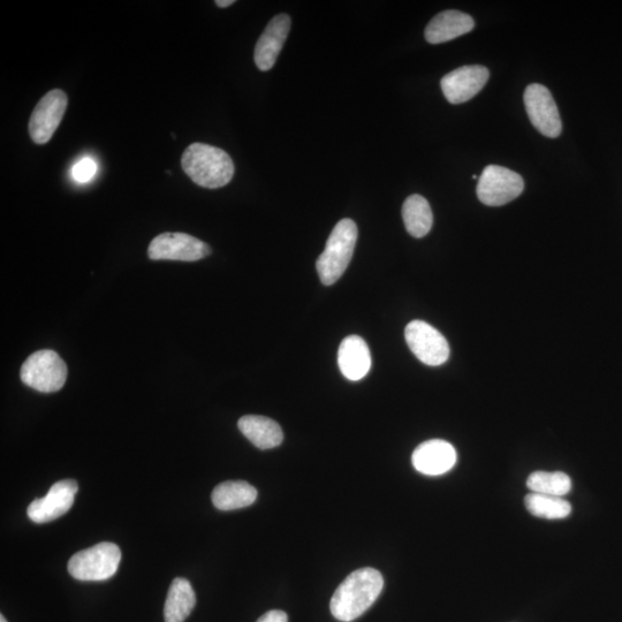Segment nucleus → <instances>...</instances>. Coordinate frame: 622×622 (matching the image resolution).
I'll return each instance as SVG.
<instances>
[{"label":"nucleus","mask_w":622,"mask_h":622,"mask_svg":"<svg viewBox=\"0 0 622 622\" xmlns=\"http://www.w3.org/2000/svg\"><path fill=\"white\" fill-rule=\"evenodd\" d=\"M384 579L375 568H361L348 575L331 599L333 617L343 622L358 619L381 595Z\"/></svg>","instance_id":"1"},{"label":"nucleus","mask_w":622,"mask_h":622,"mask_svg":"<svg viewBox=\"0 0 622 622\" xmlns=\"http://www.w3.org/2000/svg\"><path fill=\"white\" fill-rule=\"evenodd\" d=\"M182 169L196 185L217 189L230 184L234 164L229 154L204 143H193L181 158Z\"/></svg>","instance_id":"2"},{"label":"nucleus","mask_w":622,"mask_h":622,"mask_svg":"<svg viewBox=\"0 0 622 622\" xmlns=\"http://www.w3.org/2000/svg\"><path fill=\"white\" fill-rule=\"evenodd\" d=\"M356 241L358 226L352 219H343L335 226L316 263L318 276L324 285H333L344 275L352 261Z\"/></svg>","instance_id":"3"},{"label":"nucleus","mask_w":622,"mask_h":622,"mask_svg":"<svg viewBox=\"0 0 622 622\" xmlns=\"http://www.w3.org/2000/svg\"><path fill=\"white\" fill-rule=\"evenodd\" d=\"M121 550L111 542H102L93 548L79 551L68 561V573L79 581H105L118 571Z\"/></svg>","instance_id":"4"},{"label":"nucleus","mask_w":622,"mask_h":622,"mask_svg":"<svg viewBox=\"0 0 622 622\" xmlns=\"http://www.w3.org/2000/svg\"><path fill=\"white\" fill-rule=\"evenodd\" d=\"M67 373L66 363L55 351L42 350L30 355L22 364L20 377L29 388L53 393L64 388Z\"/></svg>","instance_id":"5"},{"label":"nucleus","mask_w":622,"mask_h":622,"mask_svg":"<svg viewBox=\"0 0 622 622\" xmlns=\"http://www.w3.org/2000/svg\"><path fill=\"white\" fill-rule=\"evenodd\" d=\"M525 189L519 173L499 165L484 169L477 185L479 200L488 207H502L517 199Z\"/></svg>","instance_id":"6"},{"label":"nucleus","mask_w":622,"mask_h":622,"mask_svg":"<svg viewBox=\"0 0 622 622\" xmlns=\"http://www.w3.org/2000/svg\"><path fill=\"white\" fill-rule=\"evenodd\" d=\"M210 247L192 235L185 233H163L151 241L148 249L150 260L195 262L206 259Z\"/></svg>","instance_id":"7"},{"label":"nucleus","mask_w":622,"mask_h":622,"mask_svg":"<svg viewBox=\"0 0 622 622\" xmlns=\"http://www.w3.org/2000/svg\"><path fill=\"white\" fill-rule=\"evenodd\" d=\"M405 337L409 350L427 366H442L450 358V346L441 332L423 321L406 326Z\"/></svg>","instance_id":"8"},{"label":"nucleus","mask_w":622,"mask_h":622,"mask_svg":"<svg viewBox=\"0 0 622 622\" xmlns=\"http://www.w3.org/2000/svg\"><path fill=\"white\" fill-rule=\"evenodd\" d=\"M523 101H525L530 123L536 130L546 138H558L563 131V124H561L558 106L550 90L538 83H533L527 87Z\"/></svg>","instance_id":"9"},{"label":"nucleus","mask_w":622,"mask_h":622,"mask_svg":"<svg viewBox=\"0 0 622 622\" xmlns=\"http://www.w3.org/2000/svg\"><path fill=\"white\" fill-rule=\"evenodd\" d=\"M68 104L63 90L55 89L41 98L29 121L30 138L36 144L48 143L64 118Z\"/></svg>","instance_id":"10"},{"label":"nucleus","mask_w":622,"mask_h":622,"mask_svg":"<svg viewBox=\"0 0 622 622\" xmlns=\"http://www.w3.org/2000/svg\"><path fill=\"white\" fill-rule=\"evenodd\" d=\"M79 485L74 480H63L53 484L48 495L35 499L28 506L27 514L35 523H47L63 517L71 510Z\"/></svg>","instance_id":"11"},{"label":"nucleus","mask_w":622,"mask_h":622,"mask_svg":"<svg viewBox=\"0 0 622 622\" xmlns=\"http://www.w3.org/2000/svg\"><path fill=\"white\" fill-rule=\"evenodd\" d=\"M489 77L488 68L481 65L457 68L442 79L443 94L451 104L466 103L480 93Z\"/></svg>","instance_id":"12"},{"label":"nucleus","mask_w":622,"mask_h":622,"mask_svg":"<svg viewBox=\"0 0 622 622\" xmlns=\"http://www.w3.org/2000/svg\"><path fill=\"white\" fill-rule=\"evenodd\" d=\"M412 462L417 472L428 476L443 475L457 462V451L449 442L431 439L416 447Z\"/></svg>","instance_id":"13"},{"label":"nucleus","mask_w":622,"mask_h":622,"mask_svg":"<svg viewBox=\"0 0 622 622\" xmlns=\"http://www.w3.org/2000/svg\"><path fill=\"white\" fill-rule=\"evenodd\" d=\"M290 30L291 18L287 14H278L269 22L257 41L254 53L255 64L261 71L267 72L275 66Z\"/></svg>","instance_id":"14"},{"label":"nucleus","mask_w":622,"mask_h":622,"mask_svg":"<svg viewBox=\"0 0 622 622\" xmlns=\"http://www.w3.org/2000/svg\"><path fill=\"white\" fill-rule=\"evenodd\" d=\"M341 373L352 382L366 377L371 368L369 347L361 337L350 336L343 340L338 351Z\"/></svg>","instance_id":"15"},{"label":"nucleus","mask_w":622,"mask_h":622,"mask_svg":"<svg viewBox=\"0 0 622 622\" xmlns=\"http://www.w3.org/2000/svg\"><path fill=\"white\" fill-rule=\"evenodd\" d=\"M475 22L470 15L460 11H444L436 15L426 28V40L430 44H441L458 39L472 32Z\"/></svg>","instance_id":"16"},{"label":"nucleus","mask_w":622,"mask_h":622,"mask_svg":"<svg viewBox=\"0 0 622 622\" xmlns=\"http://www.w3.org/2000/svg\"><path fill=\"white\" fill-rule=\"evenodd\" d=\"M239 430L260 450L275 449L283 443L284 434L276 421L260 415H246L238 422Z\"/></svg>","instance_id":"17"},{"label":"nucleus","mask_w":622,"mask_h":622,"mask_svg":"<svg viewBox=\"0 0 622 622\" xmlns=\"http://www.w3.org/2000/svg\"><path fill=\"white\" fill-rule=\"evenodd\" d=\"M211 498L218 510H239L256 502L257 490L245 481H227L217 485Z\"/></svg>","instance_id":"18"},{"label":"nucleus","mask_w":622,"mask_h":622,"mask_svg":"<svg viewBox=\"0 0 622 622\" xmlns=\"http://www.w3.org/2000/svg\"><path fill=\"white\" fill-rule=\"evenodd\" d=\"M196 595L191 582L174 579L164 605L165 622H184L195 608Z\"/></svg>","instance_id":"19"},{"label":"nucleus","mask_w":622,"mask_h":622,"mask_svg":"<svg viewBox=\"0 0 622 622\" xmlns=\"http://www.w3.org/2000/svg\"><path fill=\"white\" fill-rule=\"evenodd\" d=\"M402 219L412 237L421 239L431 231L434 215L429 202L421 195L409 196L402 206Z\"/></svg>","instance_id":"20"},{"label":"nucleus","mask_w":622,"mask_h":622,"mask_svg":"<svg viewBox=\"0 0 622 622\" xmlns=\"http://www.w3.org/2000/svg\"><path fill=\"white\" fill-rule=\"evenodd\" d=\"M525 504L530 514L542 519L560 520L572 513V505L561 497L532 492L525 498Z\"/></svg>","instance_id":"21"},{"label":"nucleus","mask_w":622,"mask_h":622,"mask_svg":"<svg viewBox=\"0 0 622 622\" xmlns=\"http://www.w3.org/2000/svg\"><path fill=\"white\" fill-rule=\"evenodd\" d=\"M527 487L540 495L563 497L572 490V480L561 472H534L528 477Z\"/></svg>","instance_id":"22"},{"label":"nucleus","mask_w":622,"mask_h":622,"mask_svg":"<svg viewBox=\"0 0 622 622\" xmlns=\"http://www.w3.org/2000/svg\"><path fill=\"white\" fill-rule=\"evenodd\" d=\"M97 164L93 158H83L72 169V177L78 182H88L96 176Z\"/></svg>","instance_id":"23"},{"label":"nucleus","mask_w":622,"mask_h":622,"mask_svg":"<svg viewBox=\"0 0 622 622\" xmlns=\"http://www.w3.org/2000/svg\"><path fill=\"white\" fill-rule=\"evenodd\" d=\"M257 622H288V618L285 612L280 610H272L263 614Z\"/></svg>","instance_id":"24"},{"label":"nucleus","mask_w":622,"mask_h":622,"mask_svg":"<svg viewBox=\"0 0 622 622\" xmlns=\"http://www.w3.org/2000/svg\"><path fill=\"white\" fill-rule=\"evenodd\" d=\"M234 3V0H217L216 5L221 7V9H226V7H229Z\"/></svg>","instance_id":"25"},{"label":"nucleus","mask_w":622,"mask_h":622,"mask_svg":"<svg viewBox=\"0 0 622 622\" xmlns=\"http://www.w3.org/2000/svg\"><path fill=\"white\" fill-rule=\"evenodd\" d=\"M0 622H7V620L5 619V617L3 616V614H2V616H0Z\"/></svg>","instance_id":"26"}]
</instances>
